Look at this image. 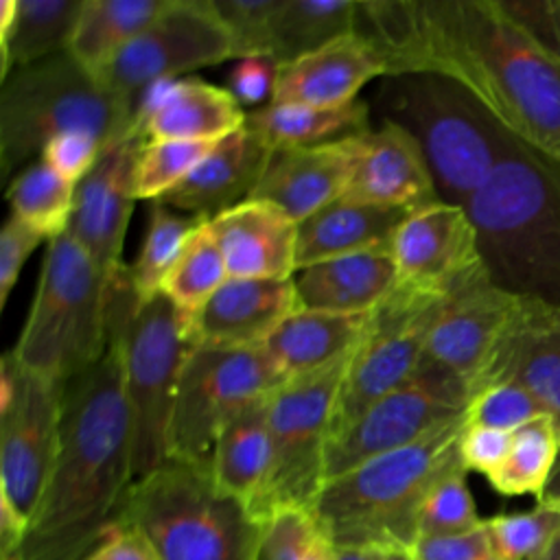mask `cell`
<instances>
[{
  "label": "cell",
  "instance_id": "7402d4cb",
  "mask_svg": "<svg viewBox=\"0 0 560 560\" xmlns=\"http://www.w3.org/2000/svg\"><path fill=\"white\" fill-rule=\"evenodd\" d=\"M359 136L313 147L276 149L252 199L278 206L298 223L341 199L354 168Z\"/></svg>",
  "mask_w": 560,
  "mask_h": 560
},
{
  "label": "cell",
  "instance_id": "7a4b0ae2",
  "mask_svg": "<svg viewBox=\"0 0 560 560\" xmlns=\"http://www.w3.org/2000/svg\"><path fill=\"white\" fill-rule=\"evenodd\" d=\"M418 72L459 83L508 133L560 160V59L499 0H418Z\"/></svg>",
  "mask_w": 560,
  "mask_h": 560
},
{
  "label": "cell",
  "instance_id": "1f68e13d",
  "mask_svg": "<svg viewBox=\"0 0 560 560\" xmlns=\"http://www.w3.org/2000/svg\"><path fill=\"white\" fill-rule=\"evenodd\" d=\"M166 4L168 0H83L66 52L98 79Z\"/></svg>",
  "mask_w": 560,
  "mask_h": 560
},
{
  "label": "cell",
  "instance_id": "d4e9b609",
  "mask_svg": "<svg viewBox=\"0 0 560 560\" xmlns=\"http://www.w3.org/2000/svg\"><path fill=\"white\" fill-rule=\"evenodd\" d=\"M298 311L293 278H228L223 287L190 317L195 346H262L265 339Z\"/></svg>",
  "mask_w": 560,
  "mask_h": 560
},
{
  "label": "cell",
  "instance_id": "9c48e42d",
  "mask_svg": "<svg viewBox=\"0 0 560 560\" xmlns=\"http://www.w3.org/2000/svg\"><path fill=\"white\" fill-rule=\"evenodd\" d=\"M88 131L103 144L129 136L116 101L68 52L13 70L0 90V164L13 177L61 133ZM136 136V133H133Z\"/></svg>",
  "mask_w": 560,
  "mask_h": 560
},
{
  "label": "cell",
  "instance_id": "4316f807",
  "mask_svg": "<svg viewBox=\"0 0 560 560\" xmlns=\"http://www.w3.org/2000/svg\"><path fill=\"white\" fill-rule=\"evenodd\" d=\"M389 249H370L302 267L293 276L298 308L337 315L372 313L396 287Z\"/></svg>",
  "mask_w": 560,
  "mask_h": 560
},
{
  "label": "cell",
  "instance_id": "681fc988",
  "mask_svg": "<svg viewBox=\"0 0 560 560\" xmlns=\"http://www.w3.org/2000/svg\"><path fill=\"white\" fill-rule=\"evenodd\" d=\"M42 241L46 238L15 214L4 219L0 230V308L7 306L24 262Z\"/></svg>",
  "mask_w": 560,
  "mask_h": 560
},
{
  "label": "cell",
  "instance_id": "bcb514c9",
  "mask_svg": "<svg viewBox=\"0 0 560 560\" xmlns=\"http://www.w3.org/2000/svg\"><path fill=\"white\" fill-rule=\"evenodd\" d=\"M413 560H501L488 532V523L451 534V536H422L411 547Z\"/></svg>",
  "mask_w": 560,
  "mask_h": 560
},
{
  "label": "cell",
  "instance_id": "7dc6e473",
  "mask_svg": "<svg viewBox=\"0 0 560 560\" xmlns=\"http://www.w3.org/2000/svg\"><path fill=\"white\" fill-rule=\"evenodd\" d=\"M105 144L88 131H70L50 140L39 160L52 166L70 184H79L98 162Z\"/></svg>",
  "mask_w": 560,
  "mask_h": 560
},
{
  "label": "cell",
  "instance_id": "9f6ffc18",
  "mask_svg": "<svg viewBox=\"0 0 560 560\" xmlns=\"http://www.w3.org/2000/svg\"><path fill=\"white\" fill-rule=\"evenodd\" d=\"M374 560H413L411 549L387 545V547H374Z\"/></svg>",
  "mask_w": 560,
  "mask_h": 560
},
{
  "label": "cell",
  "instance_id": "c3c4849f",
  "mask_svg": "<svg viewBox=\"0 0 560 560\" xmlns=\"http://www.w3.org/2000/svg\"><path fill=\"white\" fill-rule=\"evenodd\" d=\"M280 63L271 57H245L236 59L228 72V92L241 103V107L262 109L271 105Z\"/></svg>",
  "mask_w": 560,
  "mask_h": 560
},
{
  "label": "cell",
  "instance_id": "11a10c76",
  "mask_svg": "<svg viewBox=\"0 0 560 560\" xmlns=\"http://www.w3.org/2000/svg\"><path fill=\"white\" fill-rule=\"evenodd\" d=\"M332 560H374V547H335Z\"/></svg>",
  "mask_w": 560,
  "mask_h": 560
},
{
  "label": "cell",
  "instance_id": "cb8c5ba5",
  "mask_svg": "<svg viewBox=\"0 0 560 560\" xmlns=\"http://www.w3.org/2000/svg\"><path fill=\"white\" fill-rule=\"evenodd\" d=\"M387 77L378 52L354 31L278 68L271 105L341 107L374 79Z\"/></svg>",
  "mask_w": 560,
  "mask_h": 560
},
{
  "label": "cell",
  "instance_id": "83f0119b",
  "mask_svg": "<svg viewBox=\"0 0 560 560\" xmlns=\"http://www.w3.org/2000/svg\"><path fill=\"white\" fill-rule=\"evenodd\" d=\"M409 212L407 208L337 199L298 223L295 267L302 269L370 249H389L398 225Z\"/></svg>",
  "mask_w": 560,
  "mask_h": 560
},
{
  "label": "cell",
  "instance_id": "277c9868",
  "mask_svg": "<svg viewBox=\"0 0 560 560\" xmlns=\"http://www.w3.org/2000/svg\"><path fill=\"white\" fill-rule=\"evenodd\" d=\"M466 427L468 411L409 446L328 479L311 510L332 545L411 549L429 490L444 475L466 468L459 453Z\"/></svg>",
  "mask_w": 560,
  "mask_h": 560
},
{
  "label": "cell",
  "instance_id": "f5cc1de1",
  "mask_svg": "<svg viewBox=\"0 0 560 560\" xmlns=\"http://www.w3.org/2000/svg\"><path fill=\"white\" fill-rule=\"evenodd\" d=\"M83 560H160V556L140 529L114 523Z\"/></svg>",
  "mask_w": 560,
  "mask_h": 560
},
{
  "label": "cell",
  "instance_id": "6da1fadb",
  "mask_svg": "<svg viewBox=\"0 0 560 560\" xmlns=\"http://www.w3.org/2000/svg\"><path fill=\"white\" fill-rule=\"evenodd\" d=\"M133 431L116 339L66 383L44 497L7 560H83L112 529L133 486Z\"/></svg>",
  "mask_w": 560,
  "mask_h": 560
},
{
  "label": "cell",
  "instance_id": "8fae6325",
  "mask_svg": "<svg viewBox=\"0 0 560 560\" xmlns=\"http://www.w3.org/2000/svg\"><path fill=\"white\" fill-rule=\"evenodd\" d=\"M352 352L317 372L287 378L269 394L271 462L252 505L256 518L267 521L287 505L311 508L319 494L335 402Z\"/></svg>",
  "mask_w": 560,
  "mask_h": 560
},
{
  "label": "cell",
  "instance_id": "4dcf8cb0",
  "mask_svg": "<svg viewBox=\"0 0 560 560\" xmlns=\"http://www.w3.org/2000/svg\"><path fill=\"white\" fill-rule=\"evenodd\" d=\"M267 400L269 394L228 422L210 459V472L217 488L243 501L249 512L265 486L271 462Z\"/></svg>",
  "mask_w": 560,
  "mask_h": 560
},
{
  "label": "cell",
  "instance_id": "8d00e7d4",
  "mask_svg": "<svg viewBox=\"0 0 560 560\" xmlns=\"http://www.w3.org/2000/svg\"><path fill=\"white\" fill-rule=\"evenodd\" d=\"M77 186L63 179L44 160L18 171L7 188L11 214L37 230L46 241L68 232Z\"/></svg>",
  "mask_w": 560,
  "mask_h": 560
},
{
  "label": "cell",
  "instance_id": "d590c367",
  "mask_svg": "<svg viewBox=\"0 0 560 560\" xmlns=\"http://www.w3.org/2000/svg\"><path fill=\"white\" fill-rule=\"evenodd\" d=\"M354 33L383 59L387 77L418 72L420 7L418 0L357 2Z\"/></svg>",
  "mask_w": 560,
  "mask_h": 560
},
{
  "label": "cell",
  "instance_id": "816d5d0a",
  "mask_svg": "<svg viewBox=\"0 0 560 560\" xmlns=\"http://www.w3.org/2000/svg\"><path fill=\"white\" fill-rule=\"evenodd\" d=\"M499 2L540 48L560 59V2Z\"/></svg>",
  "mask_w": 560,
  "mask_h": 560
},
{
  "label": "cell",
  "instance_id": "60d3db41",
  "mask_svg": "<svg viewBox=\"0 0 560 560\" xmlns=\"http://www.w3.org/2000/svg\"><path fill=\"white\" fill-rule=\"evenodd\" d=\"M335 545L311 508H278L265 521L262 560H332Z\"/></svg>",
  "mask_w": 560,
  "mask_h": 560
},
{
  "label": "cell",
  "instance_id": "b9f144b4",
  "mask_svg": "<svg viewBox=\"0 0 560 560\" xmlns=\"http://www.w3.org/2000/svg\"><path fill=\"white\" fill-rule=\"evenodd\" d=\"M466 468L444 475L427 494L420 518L418 538L422 536H451L477 527L483 518L477 516L472 494L466 483Z\"/></svg>",
  "mask_w": 560,
  "mask_h": 560
},
{
  "label": "cell",
  "instance_id": "44dd1931",
  "mask_svg": "<svg viewBox=\"0 0 560 560\" xmlns=\"http://www.w3.org/2000/svg\"><path fill=\"white\" fill-rule=\"evenodd\" d=\"M245 109L223 88L199 77L151 85L136 112L133 133L144 140L217 142L245 125Z\"/></svg>",
  "mask_w": 560,
  "mask_h": 560
},
{
  "label": "cell",
  "instance_id": "ee69618b",
  "mask_svg": "<svg viewBox=\"0 0 560 560\" xmlns=\"http://www.w3.org/2000/svg\"><path fill=\"white\" fill-rule=\"evenodd\" d=\"M228 28L232 57H269L271 20L280 0H210Z\"/></svg>",
  "mask_w": 560,
  "mask_h": 560
},
{
  "label": "cell",
  "instance_id": "d6986e66",
  "mask_svg": "<svg viewBox=\"0 0 560 560\" xmlns=\"http://www.w3.org/2000/svg\"><path fill=\"white\" fill-rule=\"evenodd\" d=\"M359 136L357 160L341 199L418 210L438 203V190L418 142L389 120Z\"/></svg>",
  "mask_w": 560,
  "mask_h": 560
},
{
  "label": "cell",
  "instance_id": "f907efd6",
  "mask_svg": "<svg viewBox=\"0 0 560 560\" xmlns=\"http://www.w3.org/2000/svg\"><path fill=\"white\" fill-rule=\"evenodd\" d=\"M512 435L514 431H501L468 422L459 442V453L466 470L483 472L486 477H490L505 462L512 448Z\"/></svg>",
  "mask_w": 560,
  "mask_h": 560
},
{
  "label": "cell",
  "instance_id": "8992f818",
  "mask_svg": "<svg viewBox=\"0 0 560 560\" xmlns=\"http://www.w3.org/2000/svg\"><path fill=\"white\" fill-rule=\"evenodd\" d=\"M116 523L140 529L160 560H262L265 521L206 464L166 459L131 486Z\"/></svg>",
  "mask_w": 560,
  "mask_h": 560
},
{
  "label": "cell",
  "instance_id": "3957f363",
  "mask_svg": "<svg viewBox=\"0 0 560 560\" xmlns=\"http://www.w3.org/2000/svg\"><path fill=\"white\" fill-rule=\"evenodd\" d=\"M464 210L490 280L560 306V160L508 133L499 164Z\"/></svg>",
  "mask_w": 560,
  "mask_h": 560
},
{
  "label": "cell",
  "instance_id": "f35d334b",
  "mask_svg": "<svg viewBox=\"0 0 560 560\" xmlns=\"http://www.w3.org/2000/svg\"><path fill=\"white\" fill-rule=\"evenodd\" d=\"M228 278L223 254L208 223H203L188 241L175 267L168 271L160 293H164L179 311L195 315Z\"/></svg>",
  "mask_w": 560,
  "mask_h": 560
},
{
  "label": "cell",
  "instance_id": "7c38bea8",
  "mask_svg": "<svg viewBox=\"0 0 560 560\" xmlns=\"http://www.w3.org/2000/svg\"><path fill=\"white\" fill-rule=\"evenodd\" d=\"M282 383L262 346H192L168 429V459L210 466L221 431Z\"/></svg>",
  "mask_w": 560,
  "mask_h": 560
},
{
  "label": "cell",
  "instance_id": "5b68a950",
  "mask_svg": "<svg viewBox=\"0 0 560 560\" xmlns=\"http://www.w3.org/2000/svg\"><path fill=\"white\" fill-rule=\"evenodd\" d=\"M374 120L402 127L422 149L440 201L466 206L499 164L508 131L459 83L435 72L383 77Z\"/></svg>",
  "mask_w": 560,
  "mask_h": 560
},
{
  "label": "cell",
  "instance_id": "484cf974",
  "mask_svg": "<svg viewBox=\"0 0 560 560\" xmlns=\"http://www.w3.org/2000/svg\"><path fill=\"white\" fill-rule=\"evenodd\" d=\"M273 149L245 125L221 138L162 203L206 221L252 199Z\"/></svg>",
  "mask_w": 560,
  "mask_h": 560
},
{
  "label": "cell",
  "instance_id": "ba28073f",
  "mask_svg": "<svg viewBox=\"0 0 560 560\" xmlns=\"http://www.w3.org/2000/svg\"><path fill=\"white\" fill-rule=\"evenodd\" d=\"M190 317L164 293L144 304L131 293L109 300V339L118 341L122 357L136 481L168 459L175 396L186 357L195 346Z\"/></svg>",
  "mask_w": 560,
  "mask_h": 560
},
{
  "label": "cell",
  "instance_id": "f1b7e54d",
  "mask_svg": "<svg viewBox=\"0 0 560 560\" xmlns=\"http://www.w3.org/2000/svg\"><path fill=\"white\" fill-rule=\"evenodd\" d=\"M370 313L337 315L298 308L262 343L273 368L287 378L317 372L348 357L363 339Z\"/></svg>",
  "mask_w": 560,
  "mask_h": 560
},
{
  "label": "cell",
  "instance_id": "6f0895ef",
  "mask_svg": "<svg viewBox=\"0 0 560 560\" xmlns=\"http://www.w3.org/2000/svg\"><path fill=\"white\" fill-rule=\"evenodd\" d=\"M532 560H560V534Z\"/></svg>",
  "mask_w": 560,
  "mask_h": 560
},
{
  "label": "cell",
  "instance_id": "7bdbcfd3",
  "mask_svg": "<svg viewBox=\"0 0 560 560\" xmlns=\"http://www.w3.org/2000/svg\"><path fill=\"white\" fill-rule=\"evenodd\" d=\"M486 523L501 560H532L560 534V512L538 503L529 512L499 514Z\"/></svg>",
  "mask_w": 560,
  "mask_h": 560
},
{
  "label": "cell",
  "instance_id": "d6a6232c",
  "mask_svg": "<svg viewBox=\"0 0 560 560\" xmlns=\"http://www.w3.org/2000/svg\"><path fill=\"white\" fill-rule=\"evenodd\" d=\"M372 105L357 98L341 107L267 105L245 114V127L256 131L273 151L337 142L372 127Z\"/></svg>",
  "mask_w": 560,
  "mask_h": 560
},
{
  "label": "cell",
  "instance_id": "30bf717a",
  "mask_svg": "<svg viewBox=\"0 0 560 560\" xmlns=\"http://www.w3.org/2000/svg\"><path fill=\"white\" fill-rule=\"evenodd\" d=\"M63 387L18 363L0 361V556L11 558L44 497L61 422Z\"/></svg>",
  "mask_w": 560,
  "mask_h": 560
},
{
  "label": "cell",
  "instance_id": "5bb4252c",
  "mask_svg": "<svg viewBox=\"0 0 560 560\" xmlns=\"http://www.w3.org/2000/svg\"><path fill=\"white\" fill-rule=\"evenodd\" d=\"M444 300L396 282L370 313L365 335L352 352L335 402L330 438L416 374Z\"/></svg>",
  "mask_w": 560,
  "mask_h": 560
},
{
  "label": "cell",
  "instance_id": "836d02e7",
  "mask_svg": "<svg viewBox=\"0 0 560 560\" xmlns=\"http://www.w3.org/2000/svg\"><path fill=\"white\" fill-rule=\"evenodd\" d=\"M352 0H280L271 20L269 57L280 66L354 31Z\"/></svg>",
  "mask_w": 560,
  "mask_h": 560
},
{
  "label": "cell",
  "instance_id": "9a60e30c",
  "mask_svg": "<svg viewBox=\"0 0 560 560\" xmlns=\"http://www.w3.org/2000/svg\"><path fill=\"white\" fill-rule=\"evenodd\" d=\"M468 405L470 387L459 376L422 361L407 383L328 440L324 483L376 455L418 442L464 416Z\"/></svg>",
  "mask_w": 560,
  "mask_h": 560
},
{
  "label": "cell",
  "instance_id": "ab89813d",
  "mask_svg": "<svg viewBox=\"0 0 560 560\" xmlns=\"http://www.w3.org/2000/svg\"><path fill=\"white\" fill-rule=\"evenodd\" d=\"M217 142L147 140L136 164V199H162L190 175Z\"/></svg>",
  "mask_w": 560,
  "mask_h": 560
},
{
  "label": "cell",
  "instance_id": "f6af8a7d",
  "mask_svg": "<svg viewBox=\"0 0 560 560\" xmlns=\"http://www.w3.org/2000/svg\"><path fill=\"white\" fill-rule=\"evenodd\" d=\"M549 416L545 407L518 383L501 381L479 389L468 405V422L501 431H516L523 424Z\"/></svg>",
  "mask_w": 560,
  "mask_h": 560
},
{
  "label": "cell",
  "instance_id": "4fadbf2b",
  "mask_svg": "<svg viewBox=\"0 0 560 560\" xmlns=\"http://www.w3.org/2000/svg\"><path fill=\"white\" fill-rule=\"evenodd\" d=\"M232 57V42L210 0H168L166 9L136 35L96 79L120 107L129 131L142 94L171 79Z\"/></svg>",
  "mask_w": 560,
  "mask_h": 560
},
{
  "label": "cell",
  "instance_id": "ac0fdd59",
  "mask_svg": "<svg viewBox=\"0 0 560 560\" xmlns=\"http://www.w3.org/2000/svg\"><path fill=\"white\" fill-rule=\"evenodd\" d=\"M144 142L133 133L112 140L94 168L77 184L68 232L107 280L125 269L122 245L136 201V164Z\"/></svg>",
  "mask_w": 560,
  "mask_h": 560
},
{
  "label": "cell",
  "instance_id": "f546056e",
  "mask_svg": "<svg viewBox=\"0 0 560 560\" xmlns=\"http://www.w3.org/2000/svg\"><path fill=\"white\" fill-rule=\"evenodd\" d=\"M83 0H2L0 77L68 50Z\"/></svg>",
  "mask_w": 560,
  "mask_h": 560
},
{
  "label": "cell",
  "instance_id": "e0dca14e",
  "mask_svg": "<svg viewBox=\"0 0 560 560\" xmlns=\"http://www.w3.org/2000/svg\"><path fill=\"white\" fill-rule=\"evenodd\" d=\"M521 295L497 287L488 271L453 291L427 339L422 361L459 376L472 392L499 350Z\"/></svg>",
  "mask_w": 560,
  "mask_h": 560
},
{
  "label": "cell",
  "instance_id": "52a82bcc",
  "mask_svg": "<svg viewBox=\"0 0 560 560\" xmlns=\"http://www.w3.org/2000/svg\"><path fill=\"white\" fill-rule=\"evenodd\" d=\"M109 282L79 241H48L37 289L13 357L61 385L103 359L109 346Z\"/></svg>",
  "mask_w": 560,
  "mask_h": 560
},
{
  "label": "cell",
  "instance_id": "603a6c76",
  "mask_svg": "<svg viewBox=\"0 0 560 560\" xmlns=\"http://www.w3.org/2000/svg\"><path fill=\"white\" fill-rule=\"evenodd\" d=\"M230 278L289 280L295 276L298 221L278 206L247 199L208 221Z\"/></svg>",
  "mask_w": 560,
  "mask_h": 560
},
{
  "label": "cell",
  "instance_id": "db71d44e",
  "mask_svg": "<svg viewBox=\"0 0 560 560\" xmlns=\"http://www.w3.org/2000/svg\"><path fill=\"white\" fill-rule=\"evenodd\" d=\"M536 503L560 512V448H558V457H556V464L551 468V475L547 479V486L540 492V497L536 499Z\"/></svg>",
  "mask_w": 560,
  "mask_h": 560
},
{
  "label": "cell",
  "instance_id": "e575fe53",
  "mask_svg": "<svg viewBox=\"0 0 560 560\" xmlns=\"http://www.w3.org/2000/svg\"><path fill=\"white\" fill-rule=\"evenodd\" d=\"M203 223L208 221L201 217L179 212L162 201H151L142 247L133 265H129L131 287L140 304L153 300L162 291L168 271Z\"/></svg>",
  "mask_w": 560,
  "mask_h": 560
},
{
  "label": "cell",
  "instance_id": "2e32d148",
  "mask_svg": "<svg viewBox=\"0 0 560 560\" xmlns=\"http://www.w3.org/2000/svg\"><path fill=\"white\" fill-rule=\"evenodd\" d=\"M392 256L398 284L438 298H448L486 273L468 212L444 201L411 210L402 219Z\"/></svg>",
  "mask_w": 560,
  "mask_h": 560
},
{
  "label": "cell",
  "instance_id": "ffe728a7",
  "mask_svg": "<svg viewBox=\"0 0 560 560\" xmlns=\"http://www.w3.org/2000/svg\"><path fill=\"white\" fill-rule=\"evenodd\" d=\"M501 381L523 385L553 418L560 435V306L521 298L518 311L472 396Z\"/></svg>",
  "mask_w": 560,
  "mask_h": 560
},
{
  "label": "cell",
  "instance_id": "74e56055",
  "mask_svg": "<svg viewBox=\"0 0 560 560\" xmlns=\"http://www.w3.org/2000/svg\"><path fill=\"white\" fill-rule=\"evenodd\" d=\"M560 448L558 427L551 416H540L512 435V448L505 462L488 477L490 486L505 497L534 494L547 486Z\"/></svg>",
  "mask_w": 560,
  "mask_h": 560
}]
</instances>
